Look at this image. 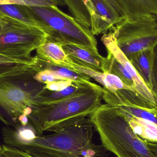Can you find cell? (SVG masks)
I'll use <instances>...</instances> for the list:
<instances>
[{
  "label": "cell",
  "mask_w": 157,
  "mask_h": 157,
  "mask_svg": "<svg viewBox=\"0 0 157 157\" xmlns=\"http://www.w3.org/2000/svg\"><path fill=\"white\" fill-rule=\"evenodd\" d=\"M94 129L88 117L17 148L34 157H109L102 144L93 142Z\"/></svg>",
  "instance_id": "obj_1"
},
{
  "label": "cell",
  "mask_w": 157,
  "mask_h": 157,
  "mask_svg": "<svg viewBox=\"0 0 157 157\" xmlns=\"http://www.w3.org/2000/svg\"><path fill=\"white\" fill-rule=\"evenodd\" d=\"M103 89L89 81L61 100L35 107L28 116L38 136L54 132L89 117L101 105Z\"/></svg>",
  "instance_id": "obj_2"
},
{
  "label": "cell",
  "mask_w": 157,
  "mask_h": 157,
  "mask_svg": "<svg viewBox=\"0 0 157 157\" xmlns=\"http://www.w3.org/2000/svg\"><path fill=\"white\" fill-rule=\"evenodd\" d=\"M89 117L101 144L116 157H157L150 152L145 141L134 132L116 107L101 104Z\"/></svg>",
  "instance_id": "obj_3"
},
{
  "label": "cell",
  "mask_w": 157,
  "mask_h": 157,
  "mask_svg": "<svg viewBox=\"0 0 157 157\" xmlns=\"http://www.w3.org/2000/svg\"><path fill=\"white\" fill-rule=\"evenodd\" d=\"M35 69L15 75L0 77V120L16 127L20 124L18 118L28 116L36 107L35 98L45 84L34 78Z\"/></svg>",
  "instance_id": "obj_4"
},
{
  "label": "cell",
  "mask_w": 157,
  "mask_h": 157,
  "mask_svg": "<svg viewBox=\"0 0 157 157\" xmlns=\"http://www.w3.org/2000/svg\"><path fill=\"white\" fill-rule=\"evenodd\" d=\"M26 7L41 24V29L48 36L46 41L61 46L73 44L98 53L97 40L90 29L58 6Z\"/></svg>",
  "instance_id": "obj_5"
},
{
  "label": "cell",
  "mask_w": 157,
  "mask_h": 157,
  "mask_svg": "<svg viewBox=\"0 0 157 157\" xmlns=\"http://www.w3.org/2000/svg\"><path fill=\"white\" fill-rule=\"evenodd\" d=\"M47 37L40 29L6 21L0 30V54L19 62L36 63L37 57H32L31 52L45 43Z\"/></svg>",
  "instance_id": "obj_6"
},
{
  "label": "cell",
  "mask_w": 157,
  "mask_h": 157,
  "mask_svg": "<svg viewBox=\"0 0 157 157\" xmlns=\"http://www.w3.org/2000/svg\"><path fill=\"white\" fill-rule=\"evenodd\" d=\"M109 30L113 32L118 47L130 60L135 54L152 49L157 44V16L124 18Z\"/></svg>",
  "instance_id": "obj_7"
},
{
  "label": "cell",
  "mask_w": 157,
  "mask_h": 157,
  "mask_svg": "<svg viewBox=\"0 0 157 157\" xmlns=\"http://www.w3.org/2000/svg\"><path fill=\"white\" fill-rule=\"evenodd\" d=\"M85 2L94 36L105 34L124 19L106 0H85Z\"/></svg>",
  "instance_id": "obj_8"
},
{
  "label": "cell",
  "mask_w": 157,
  "mask_h": 157,
  "mask_svg": "<svg viewBox=\"0 0 157 157\" xmlns=\"http://www.w3.org/2000/svg\"><path fill=\"white\" fill-rule=\"evenodd\" d=\"M101 40L108 52L112 54L130 74L135 84L136 93L152 108L157 109L156 101L154 95L129 60L118 47L113 32L109 30L108 33H105L101 37Z\"/></svg>",
  "instance_id": "obj_9"
},
{
  "label": "cell",
  "mask_w": 157,
  "mask_h": 157,
  "mask_svg": "<svg viewBox=\"0 0 157 157\" xmlns=\"http://www.w3.org/2000/svg\"><path fill=\"white\" fill-rule=\"evenodd\" d=\"M63 50L72 61L96 71L105 72L106 58L99 53L73 44L63 45Z\"/></svg>",
  "instance_id": "obj_10"
},
{
  "label": "cell",
  "mask_w": 157,
  "mask_h": 157,
  "mask_svg": "<svg viewBox=\"0 0 157 157\" xmlns=\"http://www.w3.org/2000/svg\"><path fill=\"white\" fill-rule=\"evenodd\" d=\"M124 18L135 19L144 16H157V0H116Z\"/></svg>",
  "instance_id": "obj_11"
},
{
  "label": "cell",
  "mask_w": 157,
  "mask_h": 157,
  "mask_svg": "<svg viewBox=\"0 0 157 157\" xmlns=\"http://www.w3.org/2000/svg\"><path fill=\"white\" fill-rule=\"evenodd\" d=\"M70 60L71 62L68 67L69 69L86 75L90 78H93L94 80L103 86L104 88L110 91L116 92L117 90L122 89H128L132 90L126 86L121 78L116 75L109 73L93 71L91 69L74 63L71 59Z\"/></svg>",
  "instance_id": "obj_12"
},
{
  "label": "cell",
  "mask_w": 157,
  "mask_h": 157,
  "mask_svg": "<svg viewBox=\"0 0 157 157\" xmlns=\"http://www.w3.org/2000/svg\"><path fill=\"white\" fill-rule=\"evenodd\" d=\"M0 17L6 21L19 23L42 30L41 24L26 6L15 4L0 5Z\"/></svg>",
  "instance_id": "obj_13"
},
{
  "label": "cell",
  "mask_w": 157,
  "mask_h": 157,
  "mask_svg": "<svg viewBox=\"0 0 157 157\" xmlns=\"http://www.w3.org/2000/svg\"><path fill=\"white\" fill-rule=\"evenodd\" d=\"M36 50V56L39 59L59 66L68 68L70 62V58L60 44L46 41Z\"/></svg>",
  "instance_id": "obj_14"
},
{
  "label": "cell",
  "mask_w": 157,
  "mask_h": 157,
  "mask_svg": "<svg viewBox=\"0 0 157 157\" xmlns=\"http://www.w3.org/2000/svg\"><path fill=\"white\" fill-rule=\"evenodd\" d=\"M153 51V49L142 51L135 54L129 60L150 90Z\"/></svg>",
  "instance_id": "obj_15"
},
{
  "label": "cell",
  "mask_w": 157,
  "mask_h": 157,
  "mask_svg": "<svg viewBox=\"0 0 157 157\" xmlns=\"http://www.w3.org/2000/svg\"><path fill=\"white\" fill-rule=\"evenodd\" d=\"M123 114L133 131L141 139L144 141L157 142L156 124L144 119Z\"/></svg>",
  "instance_id": "obj_16"
},
{
  "label": "cell",
  "mask_w": 157,
  "mask_h": 157,
  "mask_svg": "<svg viewBox=\"0 0 157 157\" xmlns=\"http://www.w3.org/2000/svg\"><path fill=\"white\" fill-rule=\"evenodd\" d=\"M38 59L40 71L48 70L64 79H71L75 83H85L90 81V77L86 75Z\"/></svg>",
  "instance_id": "obj_17"
},
{
  "label": "cell",
  "mask_w": 157,
  "mask_h": 157,
  "mask_svg": "<svg viewBox=\"0 0 157 157\" xmlns=\"http://www.w3.org/2000/svg\"><path fill=\"white\" fill-rule=\"evenodd\" d=\"M85 83L73 82L71 86L60 91H51L43 88L35 98V107L65 98L76 92Z\"/></svg>",
  "instance_id": "obj_18"
},
{
  "label": "cell",
  "mask_w": 157,
  "mask_h": 157,
  "mask_svg": "<svg viewBox=\"0 0 157 157\" xmlns=\"http://www.w3.org/2000/svg\"><path fill=\"white\" fill-rule=\"evenodd\" d=\"M32 69H38V59L36 63H24L0 54V77L18 74Z\"/></svg>",
  "instance_id": "obj_19"
},
{
  "label": "cell",
  "mask_w": 157,
  "mask_h": 157,
  "mask_svg": "<svg viewBox=\"0 0 157 157\" xmlns=\"http://www.w3.org/2000/svg\"><path fill=\"white\" fill-rule=\"evenodd\" d=\"M108 53V56L106 58V67L104 72L109 73L118 76L126 86L136 92L135 84L130 74L112 54L109 52Z\"/></svg>",
  "instance_id": "obj_20"
},
{
  "label": "cell",
  "mask_w": 157,
  "mask_h": 157,
  "mask_svg": "<svg viewBox=\"0 0 157 157\" xmlns=\"http://www.w3.org/2000/svg\"><path fill=\"white\" fill-rule=\"evenodd\" d=\"M116 107L125 115L144 119L157 125V109L143 108L125 102H122Z\"/></svg>",
  "instance_id": "obj_21"
},
{
  "label": "cell",
  "mask_w": 157,
  "mask_h": 157,
  "mask_svg": "<svg viewBox=\"0 0 157 157\" xmlns=\"http://www.w3.org/2000/svg\"><path fill=\"white\" fill-rule=\"evenodd\" d=\"M68 6L73 17L81 25L90 29L91 27L90 17L85 0H63Z\"/></svg>",
  "instance_id": "obj_22"
},
{
  "label": "cell",
  "mask_w": 157,
  "mask_h": 157,
  "mask_svg": "<svg viewBox=\"0 0 157 157\" xmlns=\"http://www.w3.org/2000/svg\"><path fill=\"white\" fill-rule=\"evenodd\" d=\"M15 4L28 7H47L64 5L63 0H0V5Z\"/></svg>",
  "instance_id": "obj_23"
},
{
  "label": "cell",
  "mask_w": 157,
  "mask_h": 157,
  "mask_svg": "<svg viewBox=\"0 0 157 157\" xmlns=\"http://www.w3.org/2000/svg\"><path fill=\"white\" fill-rule=\"evenodd\" d=\"M151 91L155 97L157 106V44L153 48L151 76Z\"/></svg>",
  "instance_id": "obj_24"
},
{
  "label": "cell",
  "mask_w": 157,
  "mask_h": 157,
  "mask_svg": "<svg viewBox=\"0 0 157 157\" xmlns=\"http://www.w3.org/2000/svg\"><path fill=\"white\" fill-rule=\"evenodd\" d=\"M34 78L37 82L43 84L59 80H66L48 70H43L38 72L34 75Z\"/></svg>",
  "instance_id": "obj_25"
},
{
  "label": "cell",
  "mask_w": 157,
  "mask_h": 157,
  "mask_svg": "<svg viewBox=\"0 0 157 157\" xmlns=\"http://www.w3.org/2000/svg\"><path fill=\"white\" fill-rule=\"evenodd\" d=\"M0 157H34L16 147L3 145L0 152Z\"/></svg>",
  "instance_id": "obj_26"
},
{
  "label": "cell",
  "mask_w": 157,
  "mask_h": 157,
  "mask_svg": "<svg viewBox=\"0 0 157 157\" xmlns=\"http://www.w3.org/2000/svg\"><path fill=\"white\" fill-rule=\"evenodd\" d=\"M73 82L71 79L59 80L45 84L43 88L51 91H60L71 86Z\"/></svg>",
  "instance_id": "obj_27"
},
{
  "label": "cell",
  "mask_w": 157,
  "mask_h": 157,
  "mask_svg": "<svg viewBox=\"0 0 157 157\" xmlns=\"http://www.w3.org/2000/svg\"><path fill=\"white\" fill-rule=\"evenodd\" d=\"M147 146L150 150V152L157 156V142H151L145 141Z\"/></svg>",
  "instance_id": "obj_28"
},
{
  "label": "cell",
  "mask_w": 157,
  "mask_h": 157,
  "mask_svg": "<svg viewBox=\"0 0 157 157\" xmlns=\"http://www.w3.org/2000/svg\"><path fill=\"white\" fill-rule=\"evenodd\" d=\"M107 1L114 9L116 10V11L121 15V16H123V17H124L123 14L120 8V6L118 5V3L116 2V0H106Z\"/></svg>",
  "instance_id": "obj_29"
},
{
  "label": "cell",
  "mask_w": 157,
  "mask_h": 157,
  "mask_svg": "<svg viewBox=\"0 0 157 157\" xmlns=\"http://www.w3.org/2000/svg\"><path fill=\"white\" fill-rule=\"evenodd\" d=\"M18 121L21 125L26 126L29 123L28 117L25 114H22L18 118Z\"/></svg>",
  "instance_id": "obj_30"
},
{
  "label": "cell",
  "mask_w": 157,
  "mask_h": 157,
  "mask_svg": "<svg viewBox=\"0 0 157 157\" xmlns=\"http://www.w3.org/2000/svg\"><path fill=\"white\" fill-rule=\"evenodd\" d=\"M6 23V21L5 20L2 19V18L0 17V30L3 27L4 25Z\"/></svg>",
  "instance_id": "obj_31"
},
{
  "label": "cell",
  "mask_w": 157,
  "mask_h": 157,
  "mask_svg": "<svg viewBox=\"0 0 157 157\" xmlns=\"http://www.w3.org/2000/svg\"><path fill=\"white\" fill-rule=\"evenodd\" d=\"M2 146H1V145H0V152H1V150H2Z\"/></svg>",
  "instance_id": "obj_32"
}]
</instances>
